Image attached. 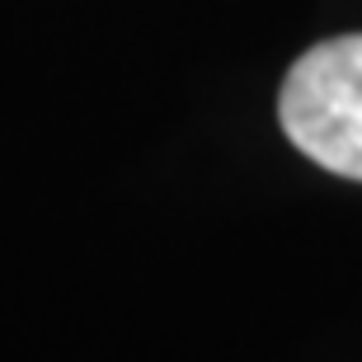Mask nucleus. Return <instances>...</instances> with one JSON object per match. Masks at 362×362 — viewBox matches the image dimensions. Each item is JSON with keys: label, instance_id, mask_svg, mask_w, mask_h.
<instances>
[{"label": "nucleus", "instance_id": "obj_1", "mask_svg": "<svg viewBox=\"0 0 362 362\" xmlns=\"http://www.w3.org/2000/svg\"><path fill=\"white\" fill-rule=\"evenodd\" d=\"M278 122L306 160L362 184V33L325 38L282 81Z\"/></svg>", "mask_w": 362, "mask_h": 362}]
</instances>
